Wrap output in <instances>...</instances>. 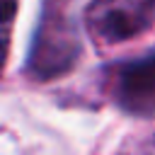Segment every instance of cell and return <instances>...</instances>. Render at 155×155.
<instances>
[{"label": "cell", "mask_w": 155, "mask_h": 155, "mask_svg": "<svg viewBox=\"0 0 155 155\" xmlns=\"http://www.w3.org/2000/svg\"><path fill=\"white\" fill-rule=\"evenodd\" d=\"M87 29L104 44L126 41L155 19V0H92L87 7Z\"/></svg>", "instance_id": "6da1fadb"}, {"label": "cell", "mask_w": 155, "mask_h": 155, "mask_svg": "<svg viewBox=\"0 0 155 155\" xmlns=\"http://www.w3.org/2000/svg\"><path fill=\"white\" fill-rule=\"evenodd\" d=\"M116 104L138 116H155V53L116 65L111 73Z\"/></svg>", "instance_id": "7a4b0ae2"}, {"label": "cell", "mask_w": 155, "mask_h": 155, "mask_svg": "<svg viewBox=\"0 0 155 155\" xmlns=\"http://www.w3.org/2000/svg\"><path fill=\"white\" fill-rule=\"evenodd\" d=\"M15 12H17V0H0V70H2L5 58H7Z\"/></svg>", "instance_id": "3957f363"}]
</instances>
